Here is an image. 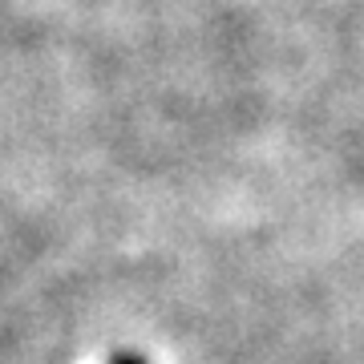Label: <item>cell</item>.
<instances>
[{"mask_svg":"<svg viewBox=\"0 0 364 364\" xmlns=\"http://www.w3.org/2000/svg\"><path fill=\"white\" fill-rule=\"evenodd\" d=\"M109 364H146V360H142V356H134V352H117Z\"/></svg>","mask_w":364,"mask_h":364,"instance_id":"obj_1","label":"cell"}]
</instances>
